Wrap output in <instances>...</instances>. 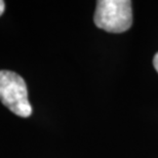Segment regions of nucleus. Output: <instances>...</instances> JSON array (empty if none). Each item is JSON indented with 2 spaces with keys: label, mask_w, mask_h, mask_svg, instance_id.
<instances>
[{
  "label": "nucleus",
  "mask_w": 158,
  "mask_h": 158,
  "mask_svg": "<svg viewBox=\"0 0 158 158\" xmlns=\"http://www.w3.org/2000/svg\"><path fill=\"white\" fill-rule=\"evenodd\" d=\"M4 8H5V3H4V1L0 0V15L3 14V11H4Z\"/></svg>",
  "instance_id": "4"
},
{
  "label": "nucleus",
  "mask_w": 158,
  "mask_h": 158,
  "mask_svg": "<svg viewBox=\"0 0 158 158\" xmlns=\"http://www.w3.org/2000/svg\"><path fill=\"white\" fill-rule=\"evenodd\" d=\"M153 65H154V68L156 69V71L158 72V52L154 56V59H153Z\"/></svg>",
  "instance_id": "3"
},
{
  "label": "nucleus",
  "mask_w": 158,
  "mask_h": 158,
  "mask_svg": "<svg viewBox=\"0 0 158 158\" xmlns=\"http://www.w3.org/2000/svg\"><path fill=\"white\" fill-rule=\"evenodd\" d=\"M0 101L20 117L27 118L32 114L26 82L15 72L0 71Z\"/></svg>",
  "instance_id": "2"
},
{
  "label": "nucleus",
  "mask_w": 158,
  "mask_h": 158,
  "mask_svg": "<svg viewBox=\"0 0 158 158\" xmlns=\"http://www.w3.org/2000/svg\"><path fill=\"white\" fill-rule=\"evenodd\" d=\"M96 26L110 33H122L132 24L131 1L99 0L94 15Z\"/></svg>",
  "instance_id": "1"
}]
</instances>
